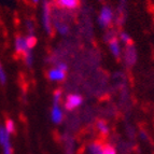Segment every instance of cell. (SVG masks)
I'll use <instances>...</instances> for the list:
<instances>
[{"mask_svg":"<svg viewBox=\"0 0 154 154\" xmlns=\"http://www.w3.org/2000/svg\"><path fill=\"white\" fill-rule=\"evenodd\" d=\"M108 43H109V49H110L111 54L116 57V58H120V56L122 54V49H121L120 41H119L116 37H113L112 39L109 40Z\"/></svg>","mask_w":154,"mask_h":154,"instance_id":"7","label":"cell"},{"mask_svg":"<svg viewBox=\"0 0 154 154\" xmlns=\"http://www.w3.org/2000/svg\"><path fill=\"white\" fill-rule=\"evenodd\" d=\"M14 48H15V52L17 54L24 55L26 52L28 51V46L26 43V39L23 36H17L15 37V40H14Z\"/></svg>","mask_w":154,"mask_h":154,"instance_id":"6","label":"cell"},{"mask_svg":"<svg viewBox=\"0 0 154 154\" xmlns=\"http://www.w3.org/2000/svg\"><path fill=\"white\" fill-rule=\"evenodd\" d=\"M25 39H26V43H27V46H28L29 50H32L33 48L37 45L38 40H37V38H36L35 35H28Z\"/></svg>","mask_w":154,"mask_h":154,"instance_id":"14","label":"cell"},{"mask_svg":"<svg viewBox=\"0 0 154 154\" xmlns=\"http://www.w3.org/2000/svg\"><path fill=\"white\" fill-rule=\"evenodd\" d=\"M41 22L43 28L48 35L53 32V22H52V10L51 3L49 0H42V12H41Z\"/></svg>","mask_w":154,"mask_h":154,"instance_id":"1","label":"cell"},{"mask_svg":"<svg viewBox=\"0 0 154 154\" xmlns=\"http://www.w3.org/2000/svg\"><path fill=\"white\" fill-rule=\"evenodd\" d=\"M114 18V13H113L112 9L110 7H103V9L100 10L99 16H98V24H99L103 28H107L111 25Z\"/></svg>","mask_w":154,"mask_h":154,"instance_id":"2","label":"cell"},{"mask_svg":"<svg viewBox=\"0 0 154 154\" xmlns=\"http://www.w3.org/2000/svg\"><path fill=\"white\" fill-rule=\"evenodd\" d=\"M48 78L52 82H62V81H64L66 79V72L60 70L57 67H55V68H52V69L49 70Z\"/></svg>","mask_w":154,"mask_h":154,"instance_id":"4","label":"cell"},{"mask_svg":"<svg viewBox=\"0 0 154 154\" xmlns=\"http://www.w3.org/2000/svg\"><path fill=\"white\" fill-rule=\"evenodd\" d=\"M39 1H40V0H32V2H33V3H38Z\"/></svg>","mask_w":154,"mask_h":154,"instance_id":"23","label":"cell"},{"mask_svg":"<svg viewBox=\"0 0 154 154\" xmlns=\"http://www.w3.org/2000/svg\"><path fill=\"white\" fill-rule=\"evenodd\" d=\"M99 1H101V0H99Z\"/></svg>","mask_w":154,"mask_h":154,"instance_id":"24","label":"cell"},{"mask_svg":"<svg viewBox=\"0 0 154 154\" xmlns=\"http://www.w3.org/2000/svg\"><path fill=\"white\" fill-rule=\"evenodd\" d=\"M3 148V154H12V146H11V141L7 142L2 146Z\"/></svg>","mask_w":154,"mask_h":154,"instance_id":"21","label":"cell"},{"mask_svg":"<svg viewBox=\"0 0 154 154\" xmlns=\"http://www.w3.org/2000/svg\"><path fill=\"white\" fill-rule=\"evenodd\" d=\"M103 154H116V150L111 144H105L103 146Z\"/></svg>","mask_w":154,"mask_h":154,"instance_id":"19","label":"cell"},{"mask_svg":"<svg viewBox=\"0 0 154 154\" xmlns=\"http://www.w3.org/2000/svg\"><path fill=\"white\" fill-rule=\"evenodd\" d=\"M88 154H103V146L100 142H92L88 146Z\"/></svg>","mask_w":154,"mask_h":154,"instance_id":"9","label":"cell"},{"mask_svg":"<svg viewBox=\"0 0 154 154\" xmlns=\"http://www.w3.org/2000/svg\"><path fill=\"white\" fill-rule=\"evenodd\" d=\"M56 5L62 9L75 10L79 7V0H55Z\"/></svg>","mask_w":154,"mask_h":154,"instance_id":"8","label":"cell"},{"mask_svg":"<svg viewBox=\"0 0 154 154\" xmlns=\"http://www.w3.org/2000/svg\"><path fill=\"white\" fill-rule=\"evenodd\" d=\"M9 141H10V134L7 131L5 126L0 125V144L3 146Z\"/></svg>","mask_w":154,"mask_h":154,"instance_id":"11","label":"cell"},{"mask_svg":"<svg viewBox=\"0 0 154 154\" xmlns=\"http://www.w3.org/2000/svg\"><path fill=\"white\" fill-rule=\"evenodd\" d=\"M96 127H97V129L99 131V133L101 134V135H108L109 134L108 124L106 123L105 121H103V120H99V121L96 123Z\"/></svg>","mask_w":154,"mask_h":154,"instance_id":"12","label":"cell"},{"mask_svg":"<svg viewBox=\"0 0 154 154\" xmlns=\"http://www.w3.org/2000/svg\"><path fill=\"white\" fill-rule=\"evenodd\" d=\"M5 129H7V131H8L10 135H11V134L15 133V123H14V121H13V120H11V119H8V120L5 121Z\"/></svg>","mask_w":154,"mask_h":154,"instance_id":"15","label":"cell"},{"mask_svg":"<svg viewBox=\"0 0 154 154\" xmlns=\"http://www.w3.org/2000/svg\"><path fill=\"white\" fill-rule=\"evenodd\" d=\"M23 56H24V63H25V65L28 67V68H31V67H32V65H33L32 51H31V50H28V51L26 52Z\"/></svg>","mask_w":154,"mask_h":154,"instance_id":"13","label":"cell"},{"mask_svg":"<svg viewBox=\"0 0 154 154\" xmlns=\"http://www.w3.org/2000/svg\"><path fill=\"white\" fill-rule=\"evenodd\" d=\"M7 80H8V78H7V75H5V69H3L2 64L0 62V84L5 85Z\"/></svg>","mask_w":154,"mask_h":154,"instance_id":"17","label":"cell"},{"mask_svg":"<svg viewBox=\"0 0 154 154\" xmlns=\"http://www.w3.org/2000/svg\"><path fill=\"white\" fill-rule=\"evenodd\" d=\"M57 68H59L60 70H63V71H65V72H67L68 71V65L66 64V63H64V62H59L58 64H57Z\"/></svg>","mask_w":154,"mask_h":154,"instance_id":"22","label":"cell"},{"mask_svg":"<svg viewBox=\"0 0 154 154\" xmlns=\"http://www.w3.org/2000/svg\"><path fill=\"white\" fill-rule=\"evenodd\" d=\"M82 103L83 97L80 94H70L66 97L64 107L67 111H73L75 109L79 108Z\"/></svg>","mask_w":154,"mask_h":154,"instance_id":"3","label":"cell"},{"mask_svg":"<svg viewBox=\"0 0 154 154\" xmlns=\"http://www.w3.org/2000/svg\"><path fill=\"white\" fill-rule=\"evenodd\" d=\"M60 98H62V91L57 90L53 94V105H59L60 103Z\"/></svg>","mask_w":154,"mask_h":154,"instance_id":"18","label":"cell"},{"mask_svg":"<svg viewBox=\"0 0 154 154\" xmlns=\"http://www.w3.org/2000/svg\"><path fill=\"white\" fill-rule=\"evenodd\" d=\"M120 40H121V42H123L124 44H128V45H131V38L129 37L128 33L126 32H121L120 33Z\"/></svg>","mask_w":154,"mask_h":154,"instance_id":"16","label":"cell"},{"mask_svg":"<svg viewBox=\"0 0 154 154\" xmlns=\"http://www.w3.org/2000/svg\"><path fill=\"white\" fill-rule=\"evenodd\" d=\"M26 24H27V30H28V35H33L35 32V24L31 20H27L26 21Z\"/></svg>","mask_w":154,"mask_h":154,"instance_id":"20","label":"cell"},{"mask_svg":"<svg viewBox=\"0 0 154 154\" xmlns=\"http://www.w3.org/2000/svg\"><path fill=\"white\" fill-rule=\"evenodd\" d=\"M53 26H54L55 29H56L60 35H63V36H66L67 33H69L70 28L67 24L62 23V22H58V21H54V25Z\"/></svg>","mask_w":154,"mask_h":154,"instance_id":"10","label":"cell"},{"mask_svg":"<svg viewBox=\"0 0 154 154\" xmlns=\"http://www.w3.org/2000/svg\"><path fill=\"white\" fill-rule=\"evenodd\" d=\"M64 119V112H63L60 105H53L51 109V121L54 124L58 125L63 122Z\"/></svg>","mask_w":154,"mask_h":154,"instance_id":"5","label":"cell"}]
</instances>
